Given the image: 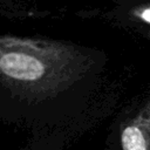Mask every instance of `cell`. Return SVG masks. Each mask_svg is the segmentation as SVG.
Instances as JSON below:
<instances>
[{
    "label": "cell",
    "instance_id": "6da1fadb",
    "mask_svg": "<svg viewBox=\"0 0 150 150\" xmlns=\"http://www.w3.org/2000/svg\"><path fill=\"white\" fill-rule=\"evenodd\" d=\"M104 50L47 36H0V121L26 134L18 150H67L124 103Z\"/></svg>",
    "mask_w": 150,
    "mask_h": 150
},
{
    "label": "cell",
    "instance_id": "7a4b0ae2",
    "mask_svg": "<svg viewBox=\"0 0 150 150\" xmlns=\"http://www.w3.org/2000/svg\"><path fill=\"white\" fill-rule=\"evenodd\" d=\"M118 150H150V83L112 117Z\"/></svg>",
    "mask_w": 150,
    "mask_h": 150
},
{
    "label": "cell",
    "instance_id": "3957f363",
    "mask_svg": "<svg viewBox=\"0 0 150 150\" xmlns=\"http://www.w3.org/2000/svg\"><path fill=\"white\" fill-rule=\"evenodd\" d=\"M120 21L124 27L150 40V1L128 7L123 14H120Z\"/></svg>",
    "mask_w": 150,
    "mask_h": 150
},
{
    "label": "cell",
    "instance_id": "277c9868",
    "mask_svg": "<svg viewBox=\"0 0 150 150\" xmlns=\"http://www.w3.org/2000/svg\"><path fill=\"white\" fill-rule=\"evenodd\" d=\"M103 150H118L116 129H115V127L111 122L108 127V132H107V136H105V139H104Z\"/></svg>",
    "mask_w": 150,
    "mask_h": 150
}]
</instances>
